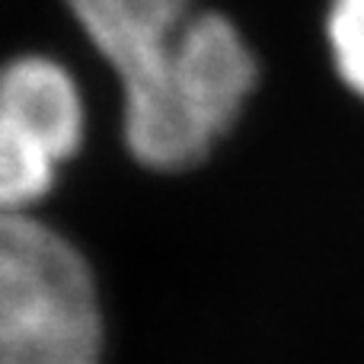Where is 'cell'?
<instances>
[{
  "mask_svg": "<svg viewBox=\"0 0 364 364\" xmlns=\"http://www.w3.org/2000/svg\"><path fill=\"white\" fill-rule=\"evenodd\" d=\"M259 83L262 61L246 29L198 6L151 68L115 83L125 154L154 176L195 173L243 125Z\"/></svg>",
  "mask_w": 364,
  "mask_h": 364,
  "instance_id": "1",
  "label": "cell"
},
{
  "mask_svg": "<svg viewBox=\"0 0 364 364\" xmlns=\"http://www.w3.org/2000/svg\"><path fill=\"white\" fill-rule=\"evenodd\" d=\"M0 301L106 314L93 259L42 211H0Z\"/></svg>",
  "mask_w": 364,
  "mask_h": 364,
  "instance_id": "2",
  "label": "cell"
},
{
  "mask_svg": "<svg viewBox=\"0 0 364 364\" xmlns=\"http://www.w3.org/2000/svg\"><path fill=\"white\" fill-rule=\"evenodd\" d=\"M0 112L61 170L87 147V93L74 68L51 51H13L0 61Z\"/></svg>",
  "mask_w": 364,
  "mask_h": 364,
  "instance_id": "3",
  "label": "cell"
},
{
  "mask_svg": "<svg viewBox=\"0 0 364 364\" xmlns=\"http://www.w3.org/2000/svg\"><path fill=\"white\" fill-rule=\"evenodd\" d=\"M115 83L154 64L201 0H61Z\"/></svg>",
  "mask_w": 364,
  "mask_h": 364,
  "instance_id": "4",
  "label": "cell"
},
{
  "mask_svg": "<svg viewBox=\"0 0 364 364\" xmlns=\"http://www.w3.org/2000/svg\"><path fill=\"white\" fill-rule=\"evenodd\" d=\"M106 314L0 301V364H106Z\"/></svg>",
  "mask_w": 364,
  "mask_h": 364,
  "instance_id": "5",
  "label": "cell"
},
{
  "mask_svg": "<svg viewBox=\"0 0 364 364\" xmlns=\"http://www.w3.org/2000/svg\"><path fill=\"white\" fill-rule=\"evenodd\" d=\"M61 173L42 147L0 112V211H42Z\"/></svg>",
  "mask_w": 364,
  "mask_h": 364,
  "instance_id": "6",
  "label": "cell"
},
{
  "mask_svg": "<svg viewBox=\"0 0 364 364\" xmlns=\"http://www.w3.org/2000/svg\"><path fill=\"white\" fill-rule=\"evenodd\" d=\"M323 38L339 83L364 102V0H329Z\"/></svg>",
  "mask_w": 364,
  "mask_h": 364,
  "instance_id": "7",
  "label": "cell"
}]
</instances>
